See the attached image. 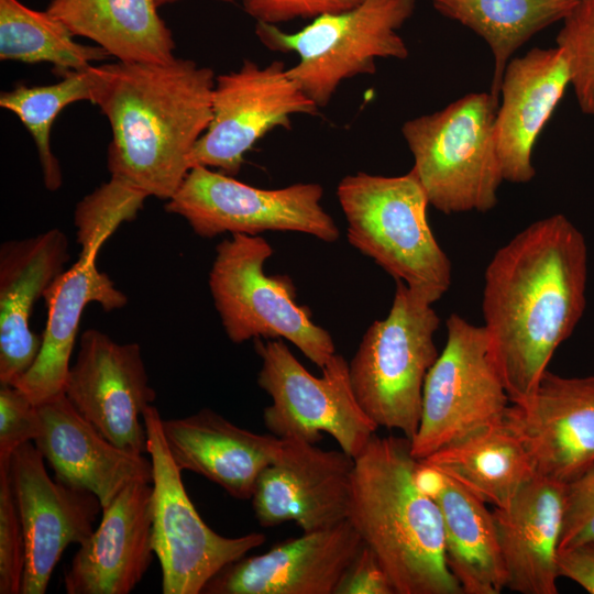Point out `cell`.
Wrapping results in <instances>:
<instances>
[{"label":"cell","instance_id":"1","mask_svg":"<svg viewBox=\"0 0 594 594\" xmlns=\"http://www.w3.org/2000/svg\"><path fill=\"white\" fill-rule=\"evenodd\" d=\"M587 262L584 235L556 213L517 233L486 266L483 327L510 403L537 387L582 318Z\"/></svg>","mask_w":594,"mask_h":594},{"label":"cell","instance_id":"2","mask_svg":"<svg viewBox=\"0 0 594 594\" xmlns=\"http://www.w3.org/2000/svg\"><path fill=\"white\" fill-rule=\"evenodd\" d=\"M211 68L168 63L92 66V98L112 131L110 177L168 200L190 170L189 156L212 117Z\"/></svg>","mask_w":594,"mask_h":594},{"label":"cell","instance_id":"3","mask_svg":"<svg viewBox=\"0 0 594 594\" xmlns=\"http://www.w3.org/2000/svg\"><path fill=\"white\" fill-rule=\"evenodd\" d=\"M348 519L396 594H463L450 572L440 507L419 483L406 437L374 435L354 458Z\"/></svg>","mask_w":594,"mask_h":594},{"label":"cell","instance_id":"4","mask_svg":"<svg viewBox=\"0 0 594 594\" xmlns=\"http://www.w3.org/2000/svg\"><path fill=\"white\" fill-rule=\"evenodd\" d=\"M337 196L349 243L430 304L451 285V263L429 226V200L411 168L399 176L359 172Z\"/></svg>","mask_w":594,"mask_h":594},{"label":"cell","instance_id":"5","mask_svg":"<svg viewBox=\"0 0 594 594\" xmlns=\"http://www.w3.org/2000/svg\"><path fill=\"white\" fill-rule=\"evenodd\" d=\"M498 103L490 92H471L403 124L413 169L437 210L486 212L496 206L504 182L495 138Z\"/></svg>","mask_w":594,"mask_h":594},{"label":"cell","instance_id":"6","mask_svg":"<svg viewBox=\"0 0 594 594\" xmlns=\"http://www.w3.org/2000/svg\"><path fill=\"white\" fill-rule=\"evenodd\" d=\"M439 326L432 304L396 280L387 317L367 328L349 363L354 396L377 427L400 430L409 440L415 437L425 380L439 355Z\"/></svg>","mask_w":594,"mask_h":594},{"label":"cell","instance_id":"7","mask_svg":"<svg viewBox=\"0 0 594 594\" xmlns=\"http://www.w3.org/2000/svg\"><path fill=\"white\" fill-rule=\"evenodd\" d=\"M415 7L416 0H363L350 10L318 16L296 33L261 22L255 32L268 50L298 55L288 75L320 108L344 80L373 75L377 58L408 57L398 31Z\"/></svg>","mask_w":594,"mask_h":594},{"label":"cell","instance_id":"8","mask_svg":"<svg viewBox=\"0 0 594 594\" xmlns=\"http://www.w3.org/2000/svg\"><path fill=\"white\" fill-rule=\"evenodd\" d=\"M272 254L261 235L234 233L217 245L208 285L226 334L233 343L285 339L322 369L336 354L333 339L297 304L287 275L265 274Z\"/></svg>","mask_w":594,"mask_h":594},{"label":"cell","instance_id":"9","mask_svg":"<svg viewBox=\"0 0 594 594\" xmlns=\"http://www.w3.org/2000/svg\"><path fill=\"white\" fill-rule=\"evenodd\" d=\"M162 419L154 405L143 415L153 469L152 542L162 569V592L200 594L219 571L262 546L266 537H224L202 520L168 450Z\"/></svg>","mask_w":594,"mask_h":594},{"label":"cell","instance_id":"10","mask_svg":"<svg viewBox=\"0 0 594 594\" xmlns=\"http://www.w3.org/2000/svg\"><path fill=\"white\" fill-rule=\"evenodd\" d=\"M253 341L262 361L257 384L272 398L263 413L271 433L317 443L326 432L341 450L356 458L378 427L354 396L344 358L334 354L317 377L294 356L283 339Z\"/></svg>","mask_w":594,"mask_h":594},{"label":"cell","instance_id":"11","mask_svg":"<svg viewBox=\"0 0 594 594\" xmlns=\"http://www.w3.org/2000/svg\"><path fill=\"white\" fill-rule=\"evenodd\" d=\"M446 326V345L426 376L420 422L410 440L418 461L471 431L503 421L510 405L484 327L457 314Z\"/></svg>","mask_w":594,"mask_h":594},{"label":"cell","instance_id":"12","mask_svg":"<svg viewBox=\"0 0 594 594\" xmlns=\"http://www.w3.org/2000/svg\"><path fill=\"white\" fill-rule=\"evenodd\" d=\"M317 183H297L263 189L208 167H193L165 210L183 217L193 231L211 239L222 233L258 235L265 231H290L332 243L339 238L333 218L320 201Z\"/></svg>","mask_w":594,"mask_h":594},{"label":"cell","instance_id":"13","mask_svg":"<svg viewBox=\"0 0 594 594\" xmlns=\"http://www.w3.org/2000/svg\"><path fill=\"white\" fill-rule=\"evenodd\" d=\"M212 117L190 156L195 166L239 174L245 153L275 128L290 129L295 114H317L318 106L288 75L282 61L260 66L244 61L238 70L216 77Z\"/></svg>","mask_w":594,"mask_h":594},{"label":"cell","instance_id":"14","mask_svg":"<svg viewBox=\"0 0 594 594\" xmlns=\"http://www.w3.org/2000/svg\"><path fill=\"white\" fill-rule=\"evenodd\" d=\"M8 474L25 538L21 594H44L64 550L89 538L102 506L95 494L52 479L32 442L13 451Z\"/></svg>","mask_w":594,"mask_h":594},{"label":"cell","instance_id":"15","mask_svg":"<svg viewBox=\"0 0 594 594\" xmlns=\"http://www.w3.org/2000/svg\"><path fill=\"white\" fill-rule=\"evenodd\" d=\"M64 394L110 442L147 453L143 415L156 394L138 343H118L102 331L86 330Z\"/></svg>","mask_w":594,"mask_h":594},{"label":"cell","instance_id":"16","mask_svg":"<svg viewBox=\"0 0 594 594\" xmlns=\"http://www.w3.org/2000/svg\"><path fill=\"white\" fill-rule=\"evenodd\" d=\"M280 439L282 450L258 475L251 498L258 524L295 521L310 532L348 519L354 458L299 437Z\"/></svg>","mask_w":594,"mask_h":594},{"label":"cell","instance_id":"17","mask_svg":"<svg viewBox=\"0 0 594 594\" xmlns=\"http://www.w3.org/2000/svg\"><path fill=\"white\" fill-rule=\"evenodd\" d=\"M504 422L538 475L572 483L594 464V375L566 377L547 370L527 397L510 403Z\"/></svg>","mask_w":594,"mask_h":594},{"label":"cell","instance_id":"18","mask_svg":"<svg viewBox=\"0 0 594 594\" xmlns=\"http://www.w3.org/2000/svg\"><path fill=\"white\" fill-rule=\"evenodd\" d=\"M363 540L349 519L304 532L219 571L205 594H334Z\"/></svg>","mask_w":594,"mask_h":594},{"label":"cell","instance_id":"19","mask_svg":"<svg viewBox=\"0 0 594 594\" xmlns=\"http://www.w3.org/2000/svg\"><path fill=\"white\" fill-rule=\"evenodd\" d=\"M101 513L64 573L68 594H129L153 561L152 483H130Z\"/></svg>","mask_w":594,"mask_h":594},{"label":"cell","instance_id":"20","mask_svg":"<svg viewBox=\"0 0 594 594\" xmlns=\"http://www.w3.org/2000/svg\"><path fill=\"white\" fill-rule=\"evenodd\" d=\"M41 431L34 444L54 477L95 494L102 508L134 481L152 483L151 459L106 439L62 394L37 406Z\"/></svg>","mask_w":594,"mask_h":594},{"label":"cell","instance_id":"21","mask_svg":"<svg viewBox=\"0 0 594 594\" xmlns=\"http://www.w3.org/2000/svg\"><path fill=\"white\" fill-rule=\"evenodd\" d=\"M569 85L568 61L559 46L535 47L508 62L495 120L504 180L525 184L535 177L532 148Z\"/></svg>","mask_w":594,"mask_h":594},{"label":"cell","instance_id":"22","mask_svg":"<svg viewBox=\"0 0 594 594\" xmlns=\"http://www.w3.org/2000/svg\"><path fill=\"white\" fill-rule=\"evenodd\" d=\"M69 242L59 229L0 246V384H12L34 363L42 334L32 331L34 304L65 270Z\"/></svg>","mask_w":594,"mask_h":594},{"label":"cell","instance_id":"23","mask_svg":"<svg viewBox=\"0 0 594 594\" xmlns=\"http://www.w3.org/2000/svg\"><path fill=\"white\" fill-rule=\"evenodd\" d=\"M566 484L536 474L493 516L506 570V588L557 594L558 553Z\"/></svg>","mask_w":594,"mask_h":594},{"label":"cell","instance_id":"24","mask_svg":"<svg viewBox=\"0 0 594 594\" xmlns=\"http://www.w3.org/2000/svg\"><path fill=\"white\" fill-rule=\"evenodd\" d=\"M168 450L182 471L197 473L238 499H251L261 472L282 450L283 440L241 428L204 408L178 419H162Z\"/></svg>","mask_w":594,"mask_h":594},{"label":"cell","instance_id":"25","mask_svg":"<svg viewBox=\"0 0 594 594\" xmlns=\"http://www.w3.org/2000/svg\"><path fill=\"white\" fill-rule=\"evenodd\" d=\"M96 260L94 256H79L43 295L47 321L40 352L32 366L11 384L36 406L64 394L84 309L97 302L105 311H111L128 302V296L98 270Z\"/></svg>","mask_w":594,"mask_h":594},{"label":"cell","instance_id":"26","mask_svg":"<svg viewBox=\"0 0 594 594\" xmlns=\"http://www.w3.org/2000/svg\"><path fill=\"white\" fill-rule=\"evenodd\" d=\"M420 462L494 508L507 506L537 474L526 448L504 420L471 431Z\"/></svg>","mask_w":594,"mask_h":594},{"label":"cell","instance_id":"27","mask_svg":"<svg viewBox=\"0 0 594 594\" xmlns=\"http://www.w3.org/2000/svg\"><path fill=\"white\" fill-rule=\"evenodd\" d=\"M157 8L155 0H52L46 11L118 61L163 64L175 58V43Z\"/></svg>","mask_w":594,"mask_h":594},{"label":"cell","instance_id":"28","mask_svg":"<svg viewBox=\"0 0 594 594\" xmlns=\"http://www.w3.org/2000/svg\"><path fill=\"white\" fill-rule=\"evenodd\" d=\"M431 495L442 515L447 565L463 594L502 593L507 578L493 512L437 471Z\"/></svg>","mask_w":594,"mask_h":594},{"label":"cell","instance_id":"29","mask_svg":"<svg viewBox=\"0 0 594 594\" xmlns=\"http://www.w3.org/2000/svg\"><path fill=\"white\" fill-rule=\"evenodd\" d=\"M581 0H431L442 15L479 34L494 57L490 94L499 102L506 65L536 33L563 21Z\"/></svg>","mask_w":594,"mask_h":594},{"label":"cell","instance_id":"30","mask_svg":"<svg viewBox=\"0 0 594 594\" xmlns=\"http://www.w3.org/2000/svg\"><path fill=\"white\" fill-rule=\"evenodd\" d=\"M73 34L47 11L28 8L19 0H0V58L35 64L47 62L58 76L81 70L110 56L96 45L73 40Z\"/></svg>","mask_w":594,"mask_h":594},{"label":"cell","instance_id":"31","mask_svg":"<svg viewBox=\"0 0 594 594\" xmlns=\"http://www.w3.org/2000/svg\"><path fill=\"white\" fill-rule=\"evenodd\" d=\"M92 65L62 75V80L45 86L18 85L0 95V106L13 112L32 135L44 185L55 191L63 177L58 160L51 150V129L59 112L70 103L92 98Z\"/></svg>","mask_w":594,"mask_h":594},{"label":"cell","instance_id":"32","mask_svg":"<svg viewBox=\"0 0 594 594\" xmlns=\"http://www.w3.org/2000/svg\"><path fill=\"white\" fill-rule=\"evenodd\" d=\"M144 193L121 179L110 177L81 199L74 213L79 256L97 257L101 246L125 221L133 220L143 208Z\"/></svg>","mask_w":594,"mask_h":594},{"label":"cell","instance_id":"33","mask_svg":"<svg viewBox=\"0 0 594 594\" xmlns=\"http://www.w3.org/2000/svg\"><path fill=\"white\" fill-rule=\"evenodd\" d=\"M557 46L565 54L581 111L594 119V0H581L562 21Z\"/></svg>","mask_w":594,"mask_h":594},{"label":"cell","instance_id":"34","mask_svg":"<svg viewBox=\"0 0 594 594\" xmlns=\"http://www.w3.org/2000/svg\"><path fill=\"white\" fill-rule=\"evenodd\" d=\"M8 462H0V593L21 594L26 549L10 488Z\"/></svg>","mask_w":594,"mask_h":594},{"label":"cell","instance_id":"35","mask_svg":"<svg viewBox=\"0 0 594 594\" xmlns=\"http://www.w3.org/2000/svg\"><path fill=\"white\" fill-rule=\"evenodd\" d=\"M40 431L37 406L18 387L0 384V462L9 461L20 446L34 442Z\"/></svg>","mask_w":594,"mask_h":594},{"label":"cell","instance_id":"36","mask_svg":"<svg viewBox=\"0 0 594 594\" xmlns=\"http://www.w3.org/2000/svg\"><path fill=\"white\" fill-rule=\"evenodd\" d=\"M594 538V464L568 484L559 551Z\"/></svg>","mask_w":594,"mask_h":594},{"label":"cell","instance_id":"37","mask_svg":"<svg viewBox=\"0 0 594 594\" xmlns=\"http://www.w3.org/2000/svg\"><path fill=\"white\" fill-rule=\"evenodd\" d=\"M363 0H243L244 11L256 22L277 25L295 19H316L359 6Z\"/></svg>","mask_w":594,"mask_h":594},{"label":"cell","instance_id":"38","mask_svg":"<svg viewBox=\"0 0 594 594\" xmlns=\"http://www.w3.org/2000/svg\"><path fill=\"white\" fill-rule=\"evenodd\" d=\"M334 594H396L374 551L363 542L343 573Z\"/></svg>","mask_w":594,"mask_h":594},{"label":"cell","instance_id":"39","mask_svg":"<svg viewBox=\"0 0 594 594\" xmlns=\"http://www.w3.org/2000/svg\"><path fill=\"white\" fill-rule=\"evenodd\" d=\"M560 578L569 579L594 594V538L559 551Z\"/></svg>","mask_w":594,"mask_h":594},{"label":"cell","instance_id":"40","mask_svg":"<svg viewBox=\"0 0 594 594\" xmlns=\"http://www.w3.org/2000/svg\"><path fill=\"white\" fill-rule=\"evenodd\" d=\"M175 1H178V0H155L157 7L165 6L167 3L175 2ZM219 1L232 2L233 0H219Z\"/></svg>","mask_w":594,"mask_h":594}]
</instances>
